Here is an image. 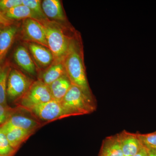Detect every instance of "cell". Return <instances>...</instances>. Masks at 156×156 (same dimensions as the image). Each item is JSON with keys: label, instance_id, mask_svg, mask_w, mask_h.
Returning <instances> with one entry per match:
<instances>
[{"label": "cell", "instance_id": "1", "mask_svg": "<svg viewBox=\"0 0 156 156\" xmlns=\"http://www.w3.org/2000/svg\"><path fill=\"white\" fill-rule=\"evenodd\" d=\"M63 63L66 75L72 84L93 98L86 75L83 51L80 41L76 37L72 38Z\"/></svg>", "mask_w": 156, "mask_h": 156}, {"label": "cell", "instance_id": "2", "mask_svg": "<svg viewBox=\"0 0 156 156\" xmlns=\"http://www.w3.org/2000/svg\"><path fill=\"white\" fill-rule=\"evenodd\" d=\"M40 22L44 27L48 48L53 54L54 61L63 60L72 37L68 36L59 23L49 20Z\"/></svg>", "mask_w": 156, "mask_h": 156}, {"label": "cell", "instance_id": "3", "mask_svg": "<svg viewBox=\"0 0 156 156\" xmlns=\"http://www.w3.org/2000/svg\"><path fill=\"white\" fill-rule=\"evenodd\" d=\"M60 102L72 116L88 114L96 109L93 98L73 85Z\"/></svg>", "mask_w": 156, "mask_h": 156}, {"label": "cell", "instance_id": "4", "mask_svg": "<svg viewBox=\"0 0 156 156\" xmlns=\"http://www.w3.org/2000/svg\"><path fill=\"white\" fill-rule=\"evenodd\" d=\"M53 100L49 86L38 80L33 82L25 94L16 102L18 106L27 110Z\"/></svg>", "mask_w": 156, "mask_h": 156}, {"label": "cell", "instance_id": "5", "mask_svg": "<svg viewBox=\"0 0 156 156\" xmlns=\"http://www.w3.org/2000/svg\"><path fill=\"white\" fill-rule=\"evenodd\" d=\"M33 82L22 72L11 66L7 82V98L16 102L25 94Z\"/></svg>", "mask_w": 156, "mask_h": 156}, {"label": "cell", "instance_id": "6", "mask_svg": "<svg viewBox=\"0 0 156 156\" xmlns=\"http://www.w3.org/2000/svg\"><path fill=\"white\" fill-rule=\"evenodd\" d=\"M34 116L43 121H52L71 116L61 102L53 100L27 110Z\"/></svg>", "mask_w": 156, "mask_h": 156}, {"label": "cell", "instance_id": "7", "mask_svg": "<svg viewBox=\"0 0 156 156\" xmlns=\"http://www.w3.org/2000/svg\"><path fill=\"white\" fill-rule=\"evenodd\" d=\"M20 30L21 38L25 43H36L48 48L44 27L38 20L30 18L24 20Z\"/></svg>", "mask_w": 156, "mask_h": 156}, {"label": "cell", "instance_id": "8", "mask_svg": "<svg viewBox=\"0 0 156 156\" xmlns=\"http://www.w3.org/2000/svg\"><path fill=\"white\" fill-rule=\"evenodd\" d=\"M25 43L26 47L39 67L46 69L53 63L54 61V57L49 48L36 43Z\"/></svg>", "mask_w": 156, "mask_h": 156}, {"label": "cell", "instance_id": "9", "mask_svg": "<svg viewBox=\"0 0 156 156\" xmlns=\"http://www.w3.org/2000/svg\"><path fill=\"white\" fill-rule=\"evenodd\" d=\"M13 58L17 65L23 70L30 75H36V64L26 47L23 45L17 46L13 53Z\"/></svg>", "mask_w": 156, "mask_h": 156}, {"label": "cell", "instance_id": "10", "mask_svg": "<svg viewBox=\"0 0 156 156\" xmlns=\"http://www.w3.org/2000/svg\"><path fill=\"white\" fill-rule=\"evenodd\" d=\"M20 27L14 23L5 26L0 32V65L3 63L6 54L14 43Z\"/></svg>", "mask_w": 156, "mask_h": 156}, {"label": "cell", "instance_id": "11", "mask_svg": "<svg viewBox=\"0 0 156 156\" xmlns=\"http://www.w3.org/2000/svg\"><path fill=\"white\" fill-rule=\"evenodd\" d=\"M124 156H133L143 147L136 134L127 131L116 134Z\"/></svg>", "mask_w": 156, "mask_h": 156}, {"label": "cell", "instance_id": "12", "mask_svg": "<svg viewBox=\"0 0 156 156\" xmlns=\"http://www.w3.org/2000/svg\"><path fill=\"white\" fill-rule=\"evenodd\" d=\"M0 128L5 134L11 147L16 150L23 143L34 133L31 131H26L9 126L5 123L2 125Z\"/></svg>", "mask_w": 156, "mask_h": 156}, {"label": "cell", "instance_id": "13", "mask_svg": "<svg viewBox=\"0 0 156 156\" xmlns=\"http://www.w3.org/2000/svg\"><path fill=\"white\" fill-rule=\"evenodd\" d=\"M42 7L45 16L51 21L60 23L66 20L61 2L59 0H44Z\"/></svg>", "mask_w": 156, "mask_h": 156}, {"label": "cell", "instance_id": "14", "mask_svg": "<svg viewBox=\"0 0 156 156\" xmlns=\"http://www.w3.org/2000/svg\"><path fill=\"white\" fill-rule=\"evenodd\" d=\"M66 74L63 60L54 61L42 73L39 80L50 86L54 81Z\"/></svg>", "mask_w": 156, "mask_h": 156}, {"label": "cell", "instance_id": "15", "mask_svg": "<svg viewBox=\"0 0 156 156\" xmlns=\"http://www.w3.org/2000/svg\"><path fill=\"white\" fill-rule=\"evenodd\" d=\"M72 85V84L66 74L50 84L49 87L53 100L61 102Z\"/></svg>", "mask_w": 156, "mask_h": 156}, {"label": "cell", "instance_id": "16", "mask_svg": "<svg viewBox=\"0 0 156 156\" xmlns=\"http://www.w3.org/2000/svg\"><path fill=\"white\" fill-rule=\"evenodd\" d=\"M5 123L15 128L33 132L41 126V124L36 120L20 115H12Z\"/></svg>", "mask_w": 156, "mask_h": 156}, {"label": "cell", "instance_id": "17", "mask_svg": "<svg viewBox=\"0 0 156 156\" xmlns=\"http://www.w3.org/2000/svg\"><path fill=\"white\" fill-rule=\"evenodd\" d=\"M99 156H124L117 135L104 140Z\"/></svg>", "mask_w": 156, "mask_h": 156}, {"label": "cell", "instance_id": "18", "mask_svg": "<svg viewBox=\"0 0 156 156\" xmlns=\"http://www.w3.org/2000/svg\"><path fill=\"white\" fill-rule=\"evenodd\" d=\"M4 15L8 19L14 21L23 20L29 18L37 20V17L30 9L23 5L16 6L10 9L6 12Z\"/></svg>", "mask_w": 156, "mask_h": 156}, {"label": "cell", "instance_id": "19", "mask_svg": "<svg viewBox=\"0 0 156 156\" xmlns=\"http://www.w3.org/2000/svg\"><path fill=\"white\" fill-rule=\"evenodd\" d=\"M11 65L10 62H4L0 65V104L7 105V82Z\"/></svg>", "mask_w": 156, "mask_h": 156}, {"label": "cell", "instance_id": "20", "mask_svg": "<svg viewBox=\"0 0 156 156\" xmlns=\"http://www.w3.org/2000/svg\"><path fill=\"white\" fill-rule=\"evenodd\" d=\"M22 5L28 7L37 17L40 22L48 20L42 7V1L40 0H22Z\"/></svg>", "mask_w": 156, "mask_h": 156}, {"label": "cell", "instance_id": "21", "mask_svg": "<svg viewBox=\"0 0 156 156\" xmlns=\"http://www.w3.org/2000/svg\"><path fill=\"white\" fill-rule=\"evenodd\" d=\"M136 134L143 147L156 152V131L149 134Z\"/></svg>", "mask_w": 156, "mask_h": 156}, {"label": "cell", "instance_id": "22", "mask_svg": "<svg viewBox=\"0 0 156 156\" xmlns=\"http://www.w3.org/2000/svg\"><path fill=\"white\" fill-rule=\"evenodd\" d=\"M15 151L16 150L11 147L5 134L0 128V155L11 156Z\"/></svg>", "mask_w": 156, "mask_h": 156}, {"label": "cell", "instance_id": "23", "mask_svg": "<svg viewBox=\"0 0 156 156\" xmlns=\"http://www.w3.org/2000/svg\"><path fill=\"white\" fill-rule=\"evenodd\" d=\"M21 5L22 0H0V13L4 15L10 9Z\"/></svg>", "mask_w": 156, "mask_h": 156}, {"label": "cell", "instance_id": "24", "mask_svg": "<svg viewBox=\"0 0 156 156\" xmlns=\"http://www.w3.org/2000/svg\"><path fill=\"white\" fill-rule=\"evenodd\" d=\"M15 110L8 105L0 104V127L5 124L9 118L14 115Z\"/></svg>", "mask_w": 156, "mask_h": 156}, {"label": "cell", "instance_id": "25", "mask_svg": "<svg viewBox=\"0 0 156 156\" xmlns=\"http://www.w3.org/2000/svg\"><path fill=\"white\" fill-rule=\"evenodd\" d=\"M14 23V21L10 20L0 13V24L7 26Z\"/></svg>", "mask_w": 156, "mask_h": 156}, {"label": "cell", "instance_id": "26", "mask_svg": "<svg viewBox=\"0 0 156 156\" xmlns=\"http://www.w3.org/2000/svg\"><path fill=\"white\" fill-rule=\"evenodd\" d=\"M148 150L143 147L137 154L133 156H148Z\"/></svg>", "mask_w": 156, "mask_h": 156}, {"label": "cell", "instance_id": "27", "mask_svg": "<svg viewBox=\"0 0 156 156\" xmlns=\"http://www.w3.org/2000/svg\"><path fill=\"white\" fill-rule=\"evenodd\" d=\"M148 156H156V152L149 151Z\"/></svg>", "mask_w": 156, "mask_h": 156}, {"label": "cell", "instance_id": "28", "mask_svg": "<svg viewBox=\"0 0 156 156\" xmlns=\"http://www.w3.org/2000/svg\"><path fill=\"white\" fill-rule=\"evenodd\" d=\"M5 27V26L1 25V24H0V32H1V31L3 29V28H4Z\"/></svg>", "mask_w": 156, "mask_h": 156}, {"label": "cell", "instance_id": "29", "mask_svg": "<svg viewBox=\"0 0 156 156\" xmlns=\"http://www.w3.org/2000/svg\"><path fill=\"white\" fill-rule=\"evenodd\" d=\"M0 156H1V155H0Z\"/></svg>", "mask_w": 156, "mask_h": 156}]
</instances>
